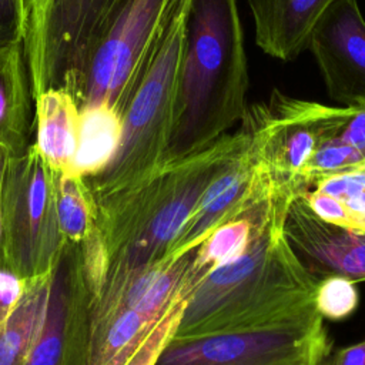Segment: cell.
I'll list each match as a JSON object with an SVG mask.
<instances>
[{"mask_svg": "<svg viewBox=\"0 0 365 365\" xmlns=\"http://www.w3.org/2000/svg\"><path fill=\"white\" fill-rule=\"evenodd\" d=\"M284 220L275 218L242 254L200 281L174 339L255 331L317 312L319 279L287 241Z\"/></svg>", "mask_w": 365, "mask_h": 365, "instance_id": "obj_1", "label": "cell"}, {"mask_svg": "<svg viewBox=\"0 0 365 365\" xmlns=\"http://www.w3.org/2000/svg\"><path fill=\"white\" fill-rule=\"evenodd\" d=\"M241 128L205 150L163 165L130 190L96 200L100 264L87 272H131L168 258L170 250L202 192L245 148Z\"/></svg>", "mask_w": 365, "mask_h": 365, "instance_id": "obj_2", "label": "cell"}, {"mask_svg": "<svg viewBox=\"0 0 365 365\" xmlns=\"http://www.w3.org/2000/svg\"><path fill=\"white\" fill-rule=\"evenodd\" d=\"M248 67L237 0H190L175 117L164 165L220 140L247 114Z\"/></svg>", "mask_w": 365, "mask_h": 365, "instance_id": "obj_3", "label": "cell"}, {"mask_svg": "<svg viewBox=\"0 0 365 365\" xmlns=\"http://www.w3.org/2000/svg\"><path fill=\"white\" fill-rule=\"evenodd\" d=\"M188 7L190 0H182L124 111L113 160L101 173L84 180L94 200L137 187L164 165L175 117Z\"/></svg>", "mask_w": 365, "mask_h": 365, "instance_id": "obj_4", "label": "cell"}, {"mask_svg": "<svg viewBox=\"0 0 365 365\" xmlns=\"http://www.w3.org/2000/svg\"><path fill=\"white\" fill-rule=\"evenodd\" d=\"M54 177L34 144L7 157L0 190V268L20 279L54 271L66 250Z\"/></svg>", "mask_w": 365, "mask_h": 365, "instance_id": "obj_5", "label": "cell"}, {"mask_svg": "<svg viewBox=\"0 0 365 365\" xmlns=\"http://www.w3.org/2000/svg\"><path fill=\"white\" fill-rule=\"evenodd\" d=\"M182 0H128L97 47L74 94L80 108L106 104L121 117Z\"/></svg>", "mask_w": 365, "mask_h": 365, "instance_id": "obj_6", "label": "cell"}, {"mask_svg": "<svg viewBox=\"0 0 365 365\" xmlns=\"http://www.w3.org/2000/svg\"><path fill=\"white\" fill-rule=\"evenodd\" d=\"M351 106H325L274 90L271 97L247 110L242 127L257 163L279 182L294 185L314 151L344 128Z\"/></svg>", "mask_w": 365, "mask_h": 365, "instance_id": "obj_7", "label": "cell"}, {"mask_svg": "<svg viewBox=\"0 0 365 365\" xmlns=\"http://www.w3.org/2000/svg\"><path fill=\"white\" fill-rule=\"evenodd\" d=\"M329 354L318 312L255 331L174 339L155 365H318Z\"/></svg>", "mask_w": 365, "mask_h": 365, "instance_id": "obj_8", "label": "cell"}, {"mask_svg": "<svg viewBox=\"0 0 365 365\" xmlns=\"http://www.w3.org/2000/svg\"><path fill=\"white\" fill-rule=\"evenodd\" d=\"M128 0H57L47 47L48 88L73 97L97 47L110 33Z\"/></svg>", "mask_w": 365, "mask_h": 365, "instance_id": "obj_9", "label": "cell"}, {"mask_svg": "<svg viewBox=\"0 0 365 365\" xmlns=\"http://www.w3.org/2000/svg\"><path fill=\"white\" fill-rule=\"evenodd\" d=\"M308 50L334 101L365 104V20L358 0H335L314 26Z\"/></svg>", "mask_w": 365, "mask_h": 365, "instance_id": "obj_10", "label": "cell"}, {"mask_svg": "<svg viewBox=\"0 0 365 365\" xmlns=\"http://www.w3.org/2000/svg\"><path fill=\"white\" fill-rule=\"evenodd\" d=\"M274 182V178L257 163L247 143L242 153L202 192L167 259L191 252L218 225L269 192Z\"/></svg>", "mask_w": 365, "mask_h": 365, "instance_id": "obj_11", "label": "cell"}, {"mask_svg": "<svg viewBox=\"0 0 365 365\" xmlns=\"http://www.w3.org/2000/svg\"><path fill=\"white\" fill-rule=\"evenodd\" d=\"M284 234L292 250L329 275L365 281V231L336 225L317 217L301 197L289 204Z\"/></svg>", "mask_w": 365, "mask_h": 365, "instance_id": "obj_12", "label": "cell"}, {"mask_svg": "<svg viewBox=\"0 0 365 365\" xmlns=\"http://www.w3.org/2000/svg\"><path fill=\"white\" fill-rule=\"evenodd\" d=\"M255 43L268 56L291 61L308 50L314 26L335 0H247Z\"/></svg>", "mask_w": 365, "mask_h": 365, "instance_id": "obj_13", "label": "cell"}, {"mask_svg": "<svg viewBox=\"0 0 365 365\" xmlns=\"http://www.w3.org/2000/svg\"><path fill=\"white\" fill-rule=\"evenodd\" d=\"M36 141L44 161L57 174H71L80 138V107L64 88L51 87L36 100Z\"/></svg>", "mask_w": 365, "mask_h": 365, "instance_id": "obj_14", "label": "cell"}, {"mask_svg": "<svg viewBox=\"0 0 365 365\" xmlns=\"http://www.w3.org/2000/svg\"><path fill=\"white\" fill-rule=\"evenodd\" d=\"M30 83L21 43L0 48V147L9 155L29 144Z\"/></svg>", "mask_w": 365, "mask_h": 365, "instance_id": "obj_15", "label": "cell"}, {"mask_svg": "<svg viewBox=\"0 0 365 365\" xmlns=\"http://www.w3.org/2000/svg\"><path fill=\"white\" fill-rule=\"evenodd\" d=\"M54 271L24 279L17 305L0 325V365H26L44 324Z\"/></svg>", "mask_w": 365, "mask_h": 365, "instance_id": "obj_16", "label": "cell"}, {"mask_svg": "<svg viewBox=\"0 0 365 365\" xmlns=\"http://www.w3.org/2000/svg\"><path fill=\"white\" fill-rule=\"evenodd\" d=\"M298 197L321 220L365 231V168L311 181Z\"/></svg>", "mask_w": 365, "mask_h": 365, "instance_id": "obj_17", "label": "cell"}, {"mask_svg": "<svg viewBox=\"0 0 365 365\" xmlns=\"http://www.w3.org/2000/svg\"><path fill=\"white\" fill-rule=\"evenodd\" d=\"M80 115L78 148L71 174L88 180L113 160L121 140L123 117L106 104L80 108Z\"/></svg>", "mask_w": 365, "mask_h": 365, "instance_id": "obj_18", "label": "cell"}, {"mask_svg": "<svg viewBox=\"0 0 365 365\" xmlns=\"http://www.w3.org/2000/svg\"><path fill=\"white\" fill-rule=\"evenodd\" d=\"M58 227L67 245H81L97 232V205L87 182L74 174L54 177Z\"/></svg>", "mask_w": 365, "mask_h": 365, "instance_id": "obj_19", "label": "cell"}, {"mask_svg": "<svg viewBox=\"0 0 365 365\" xmlns=\"http://www.w3.org/2000/svg\"><path fill=\"white\" fill-rule=\"evenodd\" d=\"M56 1L57 0H21V46L33 101L48 88L47 47Z\"/></svg>", "mask_w": 365, "mask_h": 365, "instance_id": "obj_20", "label": "cell"}, {"mask_svg": "<svg viewBox=\"0 0 365 365\" xmlns=\"http://www.w3.org/2000/svg\"><path fill=\"white\" fill-rule=\"evenodd\" d=\"M358 302L359 295L355 282L348 278L328 275L317 284L314 305L322 319H345L356 309Z\"/></svg>", "mask_w": 365, "mask_h": 365, "instance_id": "obj_21", "label": "cell"}, {"mask_svg": "<svg viewBox=\"0 0 365 365\" xmlns=\"http://www.w3.org/2000/svg\"><path fill=\"white\" fill-rule=\"evenodd\" d=\"M190 292L184 291L163 315V318L153 328L150 335L145 338L138 351L131 356L125 365H155L160 354L174 336L178 327L182 309L188 301Z\"/></svg>", "mask_w": 365, "mask_h": 365, "instance_id": "obj_22", "label": "cell"}, {"mask_svg": "<svg viewBox=\"0 0 365 365\" xmlns=\"http://www.w3.org/2000/svg\"><path fill=\"white\" fill-rule=\"evenodd\" d=\"M21 0H0V48L21 43Z\"/></svg>", "mask_w": 365, "mask_h": 365, "instance_id": "obj_23", "label": "cell"}, {"mask_svg": "<svg viewBox=\"0 0 365 365\" xmlns=\"http://www.w3.org/2000/svg\"><path fill=\"white\" fill-rule=\"evenodd\" d=\"M23 289L24 279H20L10 271L0 268V325L17 305Z\"/></svg>", "mask_w": 365, "mask_h": 365, "instance_id": "obj_24", "label": "cell"}, {"mask_svg": "<svg viewBox=\"0 0 365 365\" xmlns=\"http://www.w3.org/2000/svg\"><path fill=\"white\" fill-rule=\"evenodd\" d=\"M339 135L365 158V104L351 106V114Z\"/></svg>", "mask_w": 365, "mask_h": 365, "instance_id": "obj_25", "label": "cell"}, {"mask_svg": "<svg viewBox=\"0 0 365 365\" xmlns=\"http://www.w3.org/2000/svg\"><path fill=\"white\" fill-rule=\"evenodd\" d=\"M319 365H365V341L338 349Z\"/></svg>", "mask_w": 365, "mask_h": 365, "instance_id": "obj_26", "label": "cell"}, {"mask_svg": "<svg viewBox=\"0 0 365 365\" xmlns=\"http://www.w3.org/2000/svg\"><path fill=\"white\" fill-rule=\"evenodd\" d=\"M9 153L0 147V190H1V181H3V174H4V167H6V161H7Z\"/></svg>", "mask_w": 365, "mask_h": 365, "instance_id": "obj_27", "label": "cell"}, {"mask_svg": "<svg viewBox=\"0 0 365 365\" xmlns=\"http://www.w3.org/2000/svg\"><path fill=\"white\" fill-rule=\"evenodd\" d=\"M318 365H319V364H318Z\"/></svg>", "mask_w": 365, "mask_h": 365, "instance_id": "obj_28", "label": "cell"}]
</instances>
